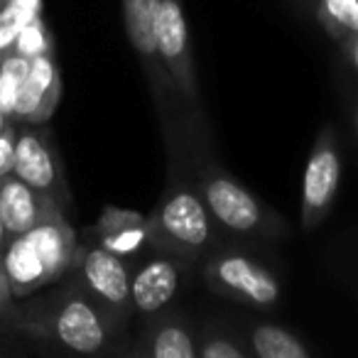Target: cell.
I'll use <instances>...</instances> for the list:
<instances>
[{"label": "cell", "instance_id": "obj_1", "mask_svg": "<svg viewBox=\"0 0 358 358\" xmlns=\"http://www.w3.org/2000/svg\"><path fill=\"white\" fill-rule=\"evenodd\" d=\"M0 324L25 331L40 341L71 353H118L125 327L118 324L76 280L25 304L13 302L0 314Z\"/></svg>", "mask_w": 358, "mask_h": 358}, {"label": "cell", "instance_id": "obj_2", "mask_svg": "<svg viewBox=\"0 0 358 358\" xmlns=\"http://www.w3.org/2000/svg\"><path fill=\"white\" fill-rule=\"evenodd\" d=\"M167 148V187L148 214V243L155 250L187 260H199L216 248L219 226L211 219L194 182L187 152V133L164 138Z\"/></svg>", "mask_w": 358, "mask_h": 358}, {"label": "cell", "instance_id": "obj_3", "mask_svg": "<svg viewBox=\"0 0 358 358\" xmlns=\"http://www.w3.org/2000/svg\"><path fill=\"white\" fill-rule=\"evenodd\" d=\"M206 143L209 138L204 135V125L187 133L192 174L216 226L234 236L250 238H280L287 234V221L226 172Z\"/></svg>", "mask_w": 358, "mask_h": 358}, {"label": "cell", "instance_id": "obj_4", "mask_svg": "<svg viewBox=\"0 0 358 358\" xmlns=\"http://www.w3.org/2000/svg\"><path fill=\"white\" fill-rule=\"evenodd\" d=\"M123 6V22L125 35L130 40L135 57H138L148 86L152 91L155 106H157L162 135L169 138L177 130H185V115L179 106V96L172 86L167 69L159 59L157 50V8L159 0H120Z\"/></svg>", "mask_w": 358, "mask_h": 358}, {"label": "cell", "instance_id": "obj_5", "mask_svg": "<svg viewBox=\"0 0 358 358\" xmlns=\"http://www.w3.org/2000/svg\"><path fill=\"white\" fill-rule=\"evenodd\" d=\"M157 50L172 86L179 96L187 133L204 125L201 94L196 81L194 55H192L189 27H187L185 3L182 0H159L157 8Z\"/></svg>", "mask_w": 358, "mask_h": 358}, {"label": "cell", "instance_id": "obj_6", "mask_svg": "<svg viewBox=\"0 0 358 358\" xmlns=\"http://www.w3.org/2000/svg\"><path fill=\"white\" fill-rule=\"evenodd\" d=\"M13 174L25 185L40 192L57 209L69 211L71 192L66 182L64 162L59 148L52 138L47 123L15 125V167Z\"/></svg>", "mask_w": 358, "mask_h": 358}, {"label": "cell", "instance_id": "obj_7", "mask_svg": "<svg viewBox=\"0 0 358 358\" xmlns=\"http://www.w3.org/2000/svg\"><path fill=\"white\" fill-rule=\"evenodd\" d=\"M204 282L214 294L258 309H270L282 299V285L273 270L241 250L211 253L204 265Z\"/></svg>", "mask_w": 358, "mask_h": 358}, {"label": "cell", "instance_id": "obj_8", "mask_svg": "<svg viewBox=\"0 0 358 358\" xmlns=\"http://www.w3.org/2000/svg\"><path fill=\"white\" fill-rule=\"evenodd\" d=\"M341 145L334 125H324L312 145V152L304 164L302 177V204L299 224L302 231H314L327 221L329 211L336 204L341 189Z\"/></svg>", "mask_w": 358, "mask_h": 358}, {"label": "cell", "instance_id": "obj_9", "mask_svg": "<svg viewBox=\"0 0 358 358\" xmlns=\"http://www.w3.org/2000/svg\"><path fill=\"white\" fill-rule=\"evenodd\" d=\"M71 275L86 289V294L96 299L115 322L123 327L128 324L133 314V299H130V268L125 258L106 250L96 241L79 243Z\"/></svg>", "mask_w": 358, "mask_h": 358}, {"label": "cell", "instance_id": "obj_10", "mask_svg": "<svg viewBox=\"0 0 358 358\" xmlns=\"http://www.w3.org/2000/svg\"><path fill=\"white\" fill-rule=\"evenodd\" d=\"M192 260L179 258L172 253L155 250L152 258L140 263L130 273V299H133V312L155 317L169 307L177 292L185 287L189 278Z\"/></svg>", "mask_w": 358, "mask_h": 358}, {"label": "cell", "instance_id": "obj_11", "mask_svg": "<svg viewBox=\"0 0 358 358\" xmlns=\"http://www.w3.org/2000/svg\"><path fill=\"white\" fill-rule=\"evenodd\" d=\"M62 69L57 62V52L40 55L30 62L27 79L22 84V94L17 99L13 123H50L57 106L62 101Z\"/></svg>", "mask_w": 358, "mask_h": 358}, {"label": "cell", "instance_id": "obj_12", "mask_svg": "<svg viewBox=\"0 0 358 358\" xmlns=\"http://www.w3.org/2000/svg\"><path fill=\"white\" fill-rule=\"evenodd\" d=\"M0 260H3V273H6L15 299H25L45 289L47 285H55L45 255L40 253V248L32 243L27 234L8 238V243L0 250Z\"/></svg>", "mask_w": 358, "mask_h": 358}, {"label": "cell", "instance_id": "obj_13", "mask_svg": "<svg viewBox=\"0 0 358 358\" xmlns=\"http://www.w3.org/2000/svg\"><path fill=\"white\" fill-rule=\"evenodd\" d=\"M96 243L106 250L120 255V258H133L148 243V216H140L138 211L118 209V206H106L103 214L96 221Z\"/></svg>", "mask_w": 358, "mask_h": 358}, {"label": "cell", "instance_id": "obj_14", "mask_svg": "<svg viewBox=\"0 0 358 358\" xmlns=\"http://www.w3.org/2000/svg\"><path fill=\"white\" fill-rule=\"evenodd\" d=\"M125 353L148 358H196L199 341L194 338V331L185 319L162 317L150 324L140 341Z\"/></svg>", "mask_w": 358, "mask_h": 358}, {"label": "cell", "instance_id": "obj_15", "mask_svg": "<svg viewBox=\"0 0 358 358\" xmlns=\"http://www.w3.org/2000/svg\"><path fill=\"white\" fill-rule=\"evenodd\" d=\"M50 206L55 204H50L40 192H35L15 174L0 179V214H3L8 238L25 234L35 224H40Z\"/></svg>", "mask_w": 358, "mask_h": 358}, {"label": "cell", "instance_id": "obj_16", "mask_svg": "<svg viewBox=\"0 0 358 358\" xmlns=\"http://www.w3.org/2000/svg\"><path fill=\"white\" fill-rule=\"evenodd\" d=\"M250 356L255 358H309L312 346L297 334L278 324H255L245 334Z\"/></svg>", "mask_w": 358, "mask_h": 358}, {"label": "cell", "instance_id": "obj_17", "mask_svg": "<svg viewBox=\"0 0 358 358\" xmlns=\"http://www.w3.org/2000/svg\"><path fill=\"white\" fill-rule=\"evenodd\" d=\"M40 15H45V0H0V62L15 50L22 30Z\"/></svg>", "mask_w": 358, "mask_h": 358}, {"label": "cell", "instance_id": "obj_18", "mask_svg": "<svg viewBox=\"0 0 358 358\" xmlns=\"http://www.w3.org/2000/svg\"><path fill=\"white\" fill-rule=\"evenodd\" d=\"M314 15L336 45L358 35V0H314Z\"/></svg>", "mask_w": 358, "mask_h": 358}, {"label": "cell", "instance_id": "obj_19", "mask_svg": "<svg viewBox=\"0 0 358 358\" xmlns=\"http://www.w3.org/2000/svg\"><path fill=\"white\" fill-rule=\"evenodd\" d=\"M27 69H30V59H25L17 52H10L0 62V110L10 120L22 94V84L27 79Z\"/></svg>", "mask_w": 358, "mask_h": 358}, {"label": "cell", "instance_id": "obj_20", "mask_svg": "<svg viewBox=\"0 0 358 358\" xmlns=\"http://www.w3.org/2000/svg\"><path fill=\"white\" fill-rule=\"evenodd\" d=\"M199 358H250L245 336H234L224 329H209L199 338Z\"/></svg>", "mask_w": 358, "mask_h": 358}, {"label": "cell", "instance_id": "obj_21", "mask_svg": "<svg viewBox=\"0 0 358 358\" xmlns=\"http://www.w3.org/2000/svg\"><path fill=\"white\" fill-rule=\"evenodd\" d=\"M17 55H22L25 59H35L40 55H50V52H57V45H55V35H52L50 25H47L45 15L35 17L30 25L22 30V35L17 37L15 42V50Z\"/></svg>", "mask_w": 358, "mask_h": 358}, {"label": "cell", "instance_id": "obj_22", "mask_svg": "<svg viewBox=\"0 0 358 358\" xmlns=\"http://www.w3.org/2000/svg\"><path fill=\"white\" fill-rule=\"evenodd\" d=\"M15 167V123L0 133V179L13 174Z\"/></svg>", "mask_w": 358, "mask_h": 358}, {"label": "cell", "instance_id": "obj_23", "mask_svg": "<svg viewBox=\"0 0 358 358\" xmlns=\"http://www.w3.org/2000/svg\"><path fill=\"white\" fill-rule=\"evenodd\" d=\"M338 47H341V52H343V57H346V62H348V66H351V71L358 76V35H353V37H348V40H343Z\"/></svg>", "mask_w": 358, "mask_h": 358}, {"label": "cell", "instance_id": "obj_24", "mask_svg": "<svg viewBox=\"0 0 358 358\" xmlns=\"http://www.w3.org/2000/svg\"><path fill=\"white\" fill-rule=\"evenodd\" d=\"M13 302H15V297H13V292H10V285H8V278H6V273H3V260H0V314L6 312Z\"/></svg>", "mask_w": 358, "mask_h": 358}, {"label": "cell", "instance_id": "obj_25", "mask_svg": "<svg viewBox=\"0 0 358 358\" xmlns=\"http://www.w3.org/2000/svg\"><path fill=\"white\" fill-rule=\"evenodd\" d=\"M6 243H8V231H6V224H3V214H0V250H3Z\"/></svg>", "mask_w": 358, "mask_h": 358}, {"label": "cell", "instance_id": "obj_26", "mask_svg": "<svg viewBox=\"0 0 358 358\" xmlns=\"http://www.w3.org/2000/svg\"><path fill=\"white\" fill-rule=\"evenodd\" d=\"M351 123H353V133H356V138H358V101H356V106H353Z\"/></svg>", "mask_w": 358, "mask_h": 358}, {"label": "cell", "instance_id": "obj_27", "mask_svg": "<svg viewBox=\"0 0 358 358\" xmlns=\"http://www.w3.org/2000/svg\"><path fill=\"white\" fill-rule=\"evenodd\" d=\"M10 123H13V120L8 118V115L3 113V110H0V133H3V130H6V128H8V125H10Z\"/></svg>", "mask_w": 358, "mask_h": 358}]
</instances>
